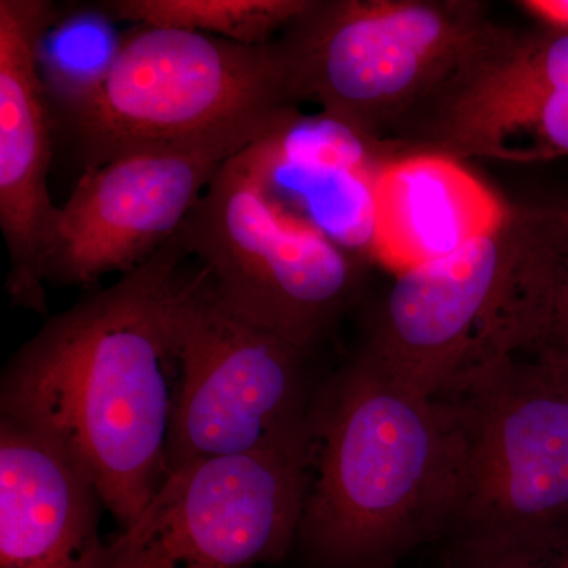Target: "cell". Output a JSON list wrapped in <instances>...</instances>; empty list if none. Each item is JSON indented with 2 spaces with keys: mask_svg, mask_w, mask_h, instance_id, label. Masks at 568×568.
Returning <instances> with one entry per match:
<instances>
[{
  "mask_svg": "<svg viewBox=\"0 0 568 568\" xmlns=\"http://www.w3.org/2000/svg\"><path fill=\"white\" fill-rule=\"evenodd\" d=\"M186 260L175 234L112 286L50 317L0 379V418L69 458L121 529L168 476Z\"/></svg>",
  "mask_w": 568,
  "mask_h": 568,
  "instance_id": "cell-1",
  "label": "cell"
},
{
  "mask_svg": "<svg viewBox=\"0 0 568 568\" xmlns=\"http://www.w3.org/2000/svg\"><path fill=\"white\" fill-rule=\"evenodd\" d=\"M457 437L437 396L361 354L315 407L297 541L320 568H396L446 521Z\"/></svg>",
  "mask_w": 568,
  "mask_h": 568,
  "instance_id": "cell-2",
  "label": "cell"
},
{
  "mask_svg": "<svg viewBox=\"0 0 568 568\" xmlns=\"http://www.w3.org/2000/svg\"><path fill=\"white\" fill-rule=\"evenodd\" d=\"M507 33L474 0H310L275 41L297 103L390 142Z\"/></svg>",
  "mask_w": 568,
  "mask_h": 568,
  "instance_id": "cell-5",
  "label": "cell"
},
{
  "mask_svg": "<svg viewBox=\"0 0 568 568\" xmlns=\"http://www.w3.org/2000/svg\"><path fill=\"white\" fill-rule=\"evenodd\" d=\"M104 507L51 444L0 418V568H100Z\"/></svg>",
  "mask_w": 568,
  "mask_h": 568,
  "instance_id": "cell-12",
  "label": "cell"
},
{
  "mask_svg": "<svg viewBox=\"0 0 568 568\" xmlns=\"http://www.w3.org/2000/svg\"><path fill=\"white\" fill-rule=\"evenodd\" d=\"M298 118L301 111L293 110L248 119L125 153L81 174L59 207L44 282L89 290L104 275L129 274L179 233L224 163Z\"/></svg>",
  "mask_w": 568,
  "mask_h": 568,
  "instance_id": "cell-10",
  "label": "cell"
},
{
  "mask_svg": "<svg viewBox=\"0 0 568 568\" xmlns=\"http://www.w3.org/2000/svg\"><path fill=\"white\" fill-rule=\"evenodd\" d=\"M58 21L50 0H0V230L9 254L6 290L21 308L47 315L43 260L59 207L48 189L54 134L44 39Z\"/></svg>",
  "mask_w": 568,
  "mask_h": 568,
  "instance_id": "cell-11",
  "label": "cell"
},
{
  "mask_svg": "<svg viewBox=\"0 0 568 568\" xmlns=\"http://www.w3.org/2000/svg\"><path fill=\"white\" fill-rule=\"evenodd\" d=\"M446 568H568V552L545 558H493L448 562Z\"/></svg>",
  "mask_w": 568,
  "mask_h": 568,
  "instance_id": "cell-17",
  "label": "cell"
},
{
  "mask_svg": "<svg viewBox=\"0 0 568 568\" xmlns=\"http://www.w3.org/2000/svg\"><path fill=\"white\" fill-rule=\"evenodd\" d=\"M54 144L82 174L125 153L298 110L276 41L179 31L125 33L100 69L48 84Z\"/></svg>",
  "mask_w": 568,
  "mask_h": 568,
  "instance_id": "cell-4",
  "label": "cell"
},
{
  "mask_svg": "<svg viewBox=\"0 0 568 568\" xmlns=\"http://www.w3.org/2000/svg\"><path fill=\"white\" fill-rule=\"evenodd\" d=\"M433 153L504 162H538L568 155V92L538 97L437 144Z\"/></svg>",
  "mask_w": 568,
  "mask_h": 568,
  "instance_id": "cell-15",
  "label": "cell"
},
{
  "mask_svg": "<svg viewBox=\"0 0 568 568\" xmlns=\"http://www.w3.org/2000/svg\"><path fill=\"white\" fill-rule=\"evenodd\" d=\"M178 392L168 474L197 459L252 454L315 422L306 351L235 313L203 267L175 305Z\"/></svg>",
  "mask_w": 568,
  "mask_h": 568,
  "instance_id": "cell-8",
  "label": "cell"
},
{
  "mask_svg": "<svg viewBox=\"0 0 568 568\" xmlns=\"http://www.w3.org/2000/svg\"><path fill=\"white\" fill-rule=\"evenodd\" d=\"M315 462V422L286 443L171 470L100 568H256L297 541Z\"/></svg>",
  "mask_w": 568,
  "mask_h": 568,
  "instance_id": "cell-9",
  "label": "cell"
},
{
  "mask_svg": "<svg viewBox=\"0 0 568 568\" xmlns=\"http://www.w3.org/2000/svg\"><path fill=\"white\" fill-rule=\"evenodd\" d=\"M443 399L457 477L436 541L446 562L568 552V383L532 358L457 377Z\"/></svg>",
  "mask_w": 568,
  "mask_h": 568,
  "instance_id": "cell-3",
  "label": "cell"
},
{
  "mask_svg": "<svg viewBox=\"0 0 568 568\" xmlns=\"http://www.w3.org/2000/svg\"><path fill=\"white\" fill-rule=\"evenodd\" d=\"M541 331L528 358L568 383V203L540 207L532 242Z\"/></svg>",
  "mask_w": 568,
  "mask_h": 568,
  "instance_id": "cell-16",
  "label": "cell"
},
{
  "mask_svg": "<svg viewBox=\"0 0 568 568\" xmlns=\"http://www.w3.org/2000/svg\"><path fill=\"white\" fill-rule=\"evenodd\" d=\"M518 6L545 22L549 29L568 32V0H525Z\"/></svg>",
  "mask_w": 568,
  "mask_h": 568,
  "instance_id": "cell-18",
  "label": "cell"
},
{
  "mask_svg": "<svg viewBox=\"0 0 568 568\" xmlns=\"http://www.w3.org/2000/svg\"><path fill=\"white\" fill-rule=\"evenodd\" d=\"M538 212L510 209L493 233L396 275L362 355L432 396L478 366L528 355L538 334Z\"/></svg>",
  "mask_w": 568,
  "mask_h": 568,
  "instance_id": "cell-7",
  "label": "cell"
},
{
  "mask_svg": "<svg viewBox=\"0 0 568 568\" xmlns=\"http://www.w3.org/2000/svg\"><path fill=\"white\" fill-rule=\"evenodd\" d=\"M284 130L224 163L178 235L224 304L308 353L353 302L361 268L280 200Z\"/></svg>",
  "mask_w": 568,
  "mask_h": 568,
  "instance_id": "cell-6",
  "label": "cell"
},
{
  "mask_svg": "<svg viewBox=\"0 0 568 568\" xmlns=\"http://www.w3.org/2000/svg\"><path fill=\"white\" fill-rule=\"evenodd\" d=\"M310 0H102L100 17L142 28L179 29L261 47L308 7Z\"/></svg>",
  "mask_w": 568,
  "mask_h": 568,
  "instance_id": "cell-14",
  "label": "cell"
},
{
  "mask_svg": "<svg viewBox=\"0 0 568 568\" xmlns=\"http://www.w3.org/2000/svg\"><path fill=\"white\" fill-rule=\"evenodd\" d=\"M508 211L459 160L443 153H405L377 174L372 256L399 275L493 233Z\"/></svg>",
  "mask_w": 568,
  "mask_h": 568,
  "instance_id": "cell-13",
  "label": "cell"
}]
</instances>
